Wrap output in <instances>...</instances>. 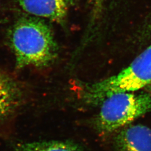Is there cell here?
I'll use <instances>...</instances> for the list:
<instances>
[{
    "instance_id": "cell-7",
    "label": "cell",
    "mask_w": 151,
    "mask_h": 151,
    "mask_svg": "<svg viewBox=\"0 0 151 151\" xmlns=\"http://www.w3.org/2000/svg\"><path fill=\"white\" fill-rule=\"evenodd\" d=\"M15 151H83L80 145L70 141H35L20 143Z\"/></svg>"
},
{
    "instance_id": "cell-10",
    "label": "cell",
    "mask_w": 151,
    "mask_h": 151,
    "mask_svg": "<svg viewBox=\"0 0 151 151\" xmlns=\"http://www.w3.org/2000/svg\"><path fill=\"white\" fill-rule=\"evenodd\" d=\"M93 1H95L96 3H97V4L100 1V0H93Z\"/></svg>"
},
{
    "instance_id": "cell-11",
    "label": "cell",
    "mask_w": 151,
    "mask_h": 151,
    "mask_svg": "<svg viewBox=\"0 0 151 151\" xmlns=\"http://www.w3.org/2000/svg\"><path fill=\"white\" fill-rule=\"evenodd\" d=\"M68 1H70V2H73V1H75V0H68Z\"/></svg>"
},
{
    "instance_id": "cell-6",
    "label": "cell",
    "mask_w": 151,
    "mask_h": 151,
    "mask_svg": "<svg viewBox=\"0 0 151 151\" xmlns=\"http://www.w3.org/2000/svg\"><path fill=\"white\" fill-rule=\"evenodd\" d=\"M22 8L28 13L61 22L67 13L65 0H19Z\"/></svg>"
},
{
    "instance_id": "cell-3",
    "label": "cell",
    "mask_w": 151,
    "mask_h": 151,
    "mask_svg": "<svg viewBox=\"0 0 151 151\" xmlns=\"http://www.w3.org/2000/svg\"><path fill=\"white\" fill-rule=\"evenodd\" d=\"M95 124L97 130L109 134L129 125L151 111V95L147 93L122 92L103 100Z\"/></svg>"
},
{
    "instance_id": "cell-9",
    "label": "cell",
    "mask_w": 151,
    "mask_h": 151,
    "mask_svg": "<svg viewBox=\"0 0 151 151\" xmlns=\"http://www.w3.org/2000/svg\"><path fill=\"white\" fill-rule=\"evenodd\" d=\"M148 90H149V92H150V94L151 95V85L148 86Z\"/></svg>"
},
{
    "instance_id": "cell-5",
    "label": "cell",
    "mask_w": 151,
    "mask_h": 151,
    "mask_svg": "<svg viewBox=\"0 0 151 151\" xmlns=\"http://www.w3.org/2000/svg\"><path fill=\"white\" fill-rule=\"evenodd\" d=\"M118 151H151V129L142 124L128 125L115 138Z\"/></svg>"
},
{
    "instance_id": "cell-1",
    "label": "cell",
    "mask_w": 151,
    "mask_h": 151,
    "mask_svg": "<svg viewBox=\"0 0 151 151\" xmlns=\"http://www.w3.org/2000/svg\"><path fill=\"white\" fill-rule=\"evenodd\" d=\"M16 68L48 67L57 57L58 46L50 27L43 21L24 18L17 22L10 35Z\"/></svg>"
},
{
    "instance_id": "cell-8",
    "label": "cell",
    "mask_w": 151,
    "mask_h": 151,
    "mask_svg": "<svg viewBox=\"0 0 151 151\" xmlns=\"http://www.w3.org/2000/svg\"><path fill=\"white\" fill-rule=\"evenodd\" d=\"M145 32H147V35L151 36V17L150 18V20H149L148 23L147 25V27H146Z\"/></svg>"
},
{
    "instance_id": "cell-4",
    "label": "cell",
    "mask_w": 151,
    "mask_h": 151,
    "mask_svg": "<svg viewBox=\"0 0 151 151\" xmlns=\"http://www.w3.org/2000/svg\"><path fill=\"white\" fill-rule=\"evenodd\" d=\"M23 90L20 83L0 71V124L10 119L22 105Z\"/></svg>"
},
{
    "instance_id": "cell-2",
    "label": "cell",
    "mask_w": 151,
    "mask_h": 151,
    "mask_svg": "<svg viewBox=\"0 0 151 151\" xmlns=\"http://www.w3.org/2000/svg\"><path fill=\"white\" fill-rule=\"evenodd\" d=\"M151 85V45L116 75L92 83H80L79 95L87 105L97 106L114 94L135 92Z\"/></svg>"
}]
</instances>
